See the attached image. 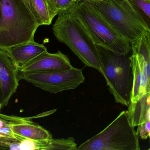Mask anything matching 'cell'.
I'll use <instances>...</instances> for the list:
<instances>
[{
  "instance_id": "4fadbf2b",
  "label": "cell",
  "mask_w": 150,
  "mask_h": 150,
  "mask_svg": "<svg viewBox=\"0 0 150 150\" xmlns=\"http://www.w3.org/2000/svg\"><path fill=\"white\" fill-rule=\"evenodd\" d=\"M42 141H34L16 134L13 136L0 135V150H42Z\"/></svg>"
},
{
  "instance_id": "7c38bea8",
  "label": "cell",
  "mask_w": 150,
  "mask_h": 150,
  "mask_svg": "<svg viewBox=\"0 0 150 150\" xmlns=\"http://www.w3.org/2000/svg\"><path fill=\"white\" fill-rule=\"evenodd\" d=\"M11 128L15 134L34 141L52 138L48 130L33 122L29 118H23L20 121L12 124Z\"/></svg>"
},
{
  "instance_id": "30bf717a",
  "label": "cell",
  "mask_w": 150,
  "mask_h": 150,
  "mask_svg": "<svg viewBox=\"0 0 150 150\" xmlns=\"http://www.w3.org/2000/svg\"><path fill=\"white\" fill-rule=\"evenodd\" d=\"M68 57L59 51L54 53L46 52L19 69L23 72H51L68 70L73 68Z\"/></svg>"
},
{
  "instance_id": "52a82bcc",
  "label": "cell",
  "mask_w": 150,
  "mask_h": 150,
  "mask_svg": "<svg viewBox=\"0 0 150 150\" xmlns=\"http://www.w3.org/2000/svg\"><path fill=\"white\" fill-rule=\"evenodd\" d=\"M87 1L124 39L130 43L143 33H149L128 0Z\"/></svg>"
},
{
  "instance_id": "603a6c76",
  "label": "cell",
  "mask_w": 150,
  "mask_h": 150,
  "mask_svg": "<svg viewBox=\"0 0 150 150\" xmlns=\"http://www.w3.org/2000/svg\"><path fill=\"white\" fill-rule=\"evenodd\" d=\"M92 1H107L108 0H92Z\"/></svg>"
},
{
  "instance_id": "3957f363",
  "label": "cell",
  "mask_w": 150,
  "mask_h": 150,
  "mask_svg": "<svg viewBox=\"0 0 150 150\" xmlns=\"http://www.w3.org/2000/svg\"><path fill=\"white\" fill-rule=\"evenodd\" d=\"M79 21L97 45L115 53L127 54L130 42L124 39L87 0H77L67 10Z\"/></svg>"
},
{
  "instance_id": "277c9868",
  "label": "cell",
  "mask_w": 150,
  "mask_h": 150,
  "mask_svg": "<svg viewBox=\"0 0 150 150\" xmlns=\"http://www.w3.org/2000/svg\"><path fill=\"white\" fill-rule=\"evenodd\" d=\"M58 15L52 27L56 39L68 46L86 66L100 73L101 64L97 45L91 36L67 10Z\"/></svg>"
},
{
  "instance_id": "5b68a950",
  "label": "cell",
  "mask_w": 150,
  "mask_h": 150,
  "mask_svg": "<svg viewBox=\"0 0 150 150\" xmlns=\"http://www.w3.org/2000/svg\"><path fill=\"white\" fill-rule=\"evenodd\" d=\"M101 73L116 103L128 107L131 101L134 75L128 54L115 53L97 45Z\"/></svg>"
},
{
  "instance_id": "d4e9b609",
  "label": "cell",
  "mask_w": 150,
  "mask_h": 150,
  "mask_svg": "<svg viewBox=\"0 0 150 150\" xmlns=\"http://www.w3.org/2000/svg\"></svg>"
},
{
  "instance_id": "7402d4cb",
  "label": "cell",
  "mask_w": 150,
  "mask_h": 150,
  "mask_svg": "<svg viewBox=\"0 0 150 150\" xmlns=\"http://www.w3.org/2000/svg\"><path fill=\"white\" fill-rule=\"evenodd\" d=\"M1 104V87H0V111L2 109Z\"/></svg>"
},
{
  "instance_id": "ba28073f",
  "label": "cell",
  "mask_w": 150,
  "mask_h": 150,
  "mask_svg": "<svg viewBox=\"0 0 150 150\" xmlns=\"http://www.w3.org/2000/svg\"><path fill=\"white\" fill-rule=\"evenodd\" d=\"M20 80L51 93L74 90L84 82L83 70L73 67L68 70L51 72L19 71Z\"/></svg>"
},
{
  "instance_id": "8992f818",
  "label": "cell",
  "mask_w": 150,
  "mask_h": 150,
  "mask_svg": "<svg viewBox=\"0 0 150 150\" xmlns=\"http://www.w3.org/2000/svg\"><path fill=\"white\" fill-rule=\"evenodd\" d=\"M139 136L127 111L122 112L102 131L79 145V150H139Z\"/></svg>"
},
{
  "instance_id": "d6986e66",
  "label": "cell",
  "mask_w": 150,
  "mask_h": 150,
  "mask_svg": "<svg viewBox=\"0 0 150 150\" xmlns=\"http://www.w3.org/2000/svg\"><path fill=\"white\" fill-rule=\"evenodd\" d=\"M146 119L147 120H150V107L148 108L147 111V114H146Z\"/></svg>"
},
{
  "instance_id": "9a60e30c",
  "label": "cell",
  "mask_w": 150,
  "mask_h": 150,
  "mask_svg": "<svg viewBox=\"0 0 150 150\" xmlns=\"http://www.w3.org/2000/svg\"><path fill=\"white\" fill-rule=\"evenodd\" d=\"M34 9L42 25H50L53 19L50 15L47 0H32Z\"/></svg>"
},
{
  "instance_id": "7a4b0ae2",
  "label": "cell",
  "mask_w": 150,
  "mask_h": 150,
  "mask_svg": "<svg viewBox=\"0 0 150 150\" xmlns=\"http://www.w3.org/2000/svg\"><path fill=\"white\" fill-rule=\"evenodd\" d=\"M0 49H7L34 40L38 21L23 0H0Z\"/></svg>"
},
{
  "instance_id": "e0dca14e",
  "label": "cell",
  "mask_w": 150,
  "mask_h": 150,
  "mask_svg": "<svg viewBox=\"0 0 150 150\" xmlns=\"http://www.w3.org/2000/svg\"><path fill=\"white\" fill-rule=\"evenodd\" d=\"M150 133V120H147L139 129L137 134L140 135L141 139L146 140Z\"/></svg>"
},
{
  "instance_id": "9c48e42d",
  "label": "cell",
  "mask_w": 150,
  "mask_h": 150,
  "mask_svg": "<svg viewBox=\"0 0 150 150\" xmlns=\"http://www.w3.org/2000/svg\"><path fill=\"white\" fill-rule=\"evenodd\" d=\"M19 70L8 54L0 49V87L2 108L7 106L19 85Z\"/></svg>"
},
{
  "instance_id": "6da1fadb",
  "label": "cell",
  "mask_w": 150,
  "mask_h": 150,
  "mask_svg": "<svg viewBox=\"0 0 150 150\" xmlns=\"http://www.w3.org/2000/svg\"><path fill=\"white\" fill-rule=\"evenodd\" d=\"M129 56L134 75L131 101L127 113L132 126L138 132L146 121L148 108L146 100L150 96V33H143L131 43Z\"/></svg>"
},
{
  "instance_id": "2e32d148",
  "label": "cell",
  "mask_w": 150,
  "mask_h": 150,
  "mask_svg": "<svg viewBox=\"0 0 150 150\" xmlns=\"http://www.w3.org/2000/svg\"><path fill=\"white\" fill-rule=\"evenodd\" d=\"M77 0H47L52 19L60 13L68 9Z\"/></svg>"
},
{
  "instance_id": "44dd1931",
  "label": "cell",
  "mask_w": 150,
  "mask_h": 150,
  "mask_svg": "<svg viewBox=\"0 0 150 150\" xmlns=\"http://www.w3.org/2000/svg\"><path fill=\"white\" fill-rule=\"evenodd\" d=\"M1 15H2L1 5V2H0V21H1Z\"/></svg>"
},
{
  "instance_id": "ac0fdd59",
  "label": "cell",
  "mask_w": 150,
  "mask_h": 150,
  "mask_svg": "<svg viewBox=\"0 0 150 150\" xmlns=\"http://www.w3.org/2000/svg\"><path fill=\"white\" fill-rule=\"evenodd\" d=\"M23 1L25 3L26 6L29 8V9L30 11L33 14V16L34 17L36 18L37 21H38V23L40 25L42 26L41 21L39 17L34 9V6H33V4L32 2V0H23Z\"/></svg>"
},
{
  "instance_id": "5bb4252c",
  "label": "cell",
  "mask_w": 150,
  "mask_h": 150,
  "mask_svg": "<svg viewBox=\"0 0 150 150\" xmlns=\"http://www.w3.org/2000/svg\"><path fill=\"white\" fill-rule=\"evenodd\" d=\"M150 33V0H128Z\"/></svg>"
},
{
  "instance_id": "cb8c5ba5",
  "label": "cell",
  "mask_w": 150,
  "mask_h": 150,
  "mask_svg": "<svg viewBox=\"0 0 150 150\" xmlns=\"http://www.w3.org/2000/svg\"><path fill=\"white\" fill-rule=\"evenodd\" d=\"M149 136L150 138V133L149 134Z\"/></svg>"
},
{
  "instance_id": "ffe728a7",
  "label": "cell",
  "mask_w": 150,
  "mask_h": 150,
  "mask_svg": "<svg viewBox=\"0 0 150 150\" xmlns=\"http://www.w3.org/2000/svg\"><path fill=\"white\" fill-rule=\"evenodd\" d=\"M146 103H147V105L149 107H150V96H149L147 98Z\"/></svg>"
},
{
  "instance_id": "8fae6325",
  "label": "cell",
  "mask_w": 150,
  "mask_h": 150,
  "mask_svg": "<svg viewBox=\"0 0 150 150\" xmlns=\"http://www.w3.org/2000/svg\"><path fill=\"white\" fill-rule=\"evenodd\" d=\"M6 51L19 70L47 50L45 45L33 41L12 47Z\"/></svg>"
}]
</instances>
